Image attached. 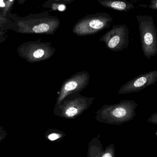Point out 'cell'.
Segmentation results:
<instances>
[{
    "instance_id": "obj_11",
    "label": "cell",
    "mask_w": 157,
    "mask_h": 157,
    "mask_svg": "<svg viewBox=\"0 0 157 157\" xmlns=\"http://www.w3.org/2000/svg\"><path fill=\"white\" fill-rule=\"evenodd\" d=\"M75 0H48L43 4L42 6L53 10V8L61 5L71 4Z\"/></svg>"
},
{
    "instance_id": "obj_10",
    "label": "cell",
    "mask_w": 157,
    "mask_h": 157,
    "mask_svg": "<svg viewBox=\"0 0 157 157\" xmlns=\"http://www.w3.org/2000/svg\"><path fill=\"white\" fill-rule=\"evenodd\" d=\"M105 8L121 12H128L135 8L133 3L127 0H97Z\"/></svg>"
},
{
    "instance_id": "obj_14",
    "label": "cell",
    "mask_w": 157,
    "mask_h": 157,
    "mask_svg": "<svg viewBox=\"0 0 157 157\" xmlns=\"http://www.w3.org/2000/svg\"><path fill=\"white\" fill-rule=\"evenodd\" d=\"M147 122L149 123L157 125V112L151 114V116L147 119Z\"/></svg>"
},
{
    "instance_id": "obj_7",
    "label": "cell",
    "mask_w": 157,
    "mask_h": 157,
    "mask_svg": "<svg viewBox=\"0 0 157 157\" xmlns=\"http://www.w3.org/2000/svg\"><path fill=\"white\" fill-rule=\"evenodd\" d=\"M90 78V75L87 72L80 71L65 79L58 92L55 105L59 104L68 95L79 93L84 90L89 84Z\"/></svg>"
},
{
    "instance_id": "obj_4",
    "label": "cell",
    "mask_w": 157,
    "mask_h": 157,
    "mask_svg": "<svg viewBox=\"0 0 157 157\" xmlns=\"http://www.w3.org/2000/svg\"><path fill=\"white\" fill-rule=\"evenodd\" d=\"M113 20L106 13L87 14L75 23L72 31L78 36H92L110 27Z\"/></svg>"
},
{
    "instance_id": "obj_3",
    "label": "cell",
    "mask_w": 157,
    "mask_h": 157,
    "mask_svg": "<svg viewBox=\"0 0 157 157\" xmlns=\"http://www.w3.org/2000/svg\"><path fill=\"white\" fill-rule=\"evenodd\" d=\"M143 53L147 59L157 55V29L153 17L140 15L136 17Z\"/></svg>"
},
{
    "instance_id": "obj_17",
    "label": "cell",
    "mask_w": 157,
    "mask_h": 157,
    "mask_svg": "<svg viewBox=\"0 0 157 157\" xmlns=\"http://www.w3.org/2000/svg\"><path fill=\"white\" fill-rule=\"evenodd\" d=\"M27 0H17V2L19 4H22L24 3Z\"/></svg>"
},
{
    "instance_id": "obj_9",
    "label": "cell",
    "mask_w": 157,
    "mask_h": 157,
    "mask_svg": "<svg viewBox=\"0 0 157 157\" xmlns=\"http://www.w3.org/2000/svg\"><path fill=\"white\" fill-rule=\"evenodd\" d=\"M40 40L29 42L28 45V58L31 62L49 59L56 52V49L51 46L52 42H41Z\"/></svg>"
},
{
    "instance_id": "obj_12",
    "label": "cell",
    "mask_w": 157,
    "mask_h": 157,
    "mask_svg": "<svg viewBox=\"0 0 157 157\" xmlns=\"http://www.w3.org/2000/svg\"><path fill=\"white\" fill-rule=\"evenodd\" d=\"M15 1V0H7L6 1L5 7L3 9L2 12V14L5 17H8V14L10 13L9 12L11 10Z\"/></svg>"
},
{
    "instance_id": "obj_16",
    "label": "cell",
    "mask_w": 157,
    "mask_h": 157,
    "mask_svg": "<svg viewBox=\"0 0 157 157\" xmlns=\"http://www.w3.org/2000/svg\"><path fill=\"white\" fill-rule=\"evenodd\" d=\"M61 136V135H60L56 133H52L49 135L48 138L51 141H54V140H57V139L60 137Z\"/></svg>"
},
{
    "instance_id": "obj_5",
    "label": "cell",
    "mask_w": 157,
    "mask_h": 157,
    "mask_svg": "<svg viewBox=\"0 0 157 157\" xmlns=\"http://www.w3.org/2000/svg\"><path fill=\"white\" fill-rule=\"evenodd\" d=\"M96 98L82 96L79 93L71 94L55 105L54 114L63 118H76L89 109Z\"/></svg>"
},
{
    "instance_id": "obj_20",
    "label": "cell",
    "mask_w": 157,
    "mask_h": 157,
    "mask_svg": "<svg viewBox=\"0 0 157 157\" xmlns=\"http://www.w3.org/2000/svg\"></svg>"
},
{
    "instance_id": "obj_2",
    "label": "cell",
    "mask_w": 157,
    "mask_h": 157,
    "mask_svg": "<svg viewBox=\"0 0 157 157\" xmlns=\"http://www.w3.org/2000/svg\"><path fill=\"white\" fill-rule=\"evenodd\" d=\"M138 104L131 100H123L115 104H105L96 112L98 120L122 124L132 121L136 115Z\"/></svg>"
},
{
    "instance_id": "obj_1",
    "label": "cell",
    "mask_w": 157,
    "mask_h": 157,
    "mask_svg": "<svg viewBox=\"0 0 157 157\" xmlns=\"http://www.w3.org/2000/svg\"><path fill=\"white\" fill-rule=\"evenodd\" d=\"M8 17L14 22L18 31L27 34L54 35L61 24L60 19L57 17L51 15L50 11L30 14L24 17L10 13Z\"/></svg>"
},
{
    "instance_id": "obj_6",
    "label": "cell",
    "mask_w": 157,
    "mask_h": 157,
    "mask_svg": "<svg viewBox=\"0 0 157 157\" xmlns=\"http://www.w3.org/2000/svg\"><path fill=\"white\" fill-rule=\"evenodd\" d=\"M99 39L111 51H121L128 48L129 46V28L124 24L112 26L111 29L103 34Z\"/></svg>"
},
{
    "instance_id": "obj_18",
    "label": "cell",
    "mask_w": 157,
    "mask_h": 157,
    "mask_svg": "<svg viewBox=\"0 0 157 157\" xmlns=\"http://www.w3.org/2000/svg\"><path fill=\"white\" fill-rule=\"evenodd\" d=\"M102 157H112L111 154H109V153H107V154H105Z\"/></svg>"
},
{
    "instance_id": "obj_19",
    "label": "cell",
    "mask_w": 157,
    "mask_h": 157,
    "mask_svg": "<svg viewBox=\"0 0 157 157\" xmlns=\"http://www.w3.org/2000/svg\"><path fill=\"white\" fill-rule=\"evenodd\" d=\"M156 136H157V131L156 132Z\"/></svg>"
},
{
    "instance_id": "obj_13",
    "label": "cell",
    "mask_w": 157,
    "mask_h": 157,
    "mask_svg": "<svg viewBox=\"0 0 157 157\" xmlns=\"http://www.w3.org/2000/svg\"><path fill=\"white\" fill-rule=\"evenodd\" d=\"M14 24V22L9 17L4 16L0 12V28L9 24Z\"/></svg>"
},
{
    "instance_id": "obj_8",
    "label": "cell",
    "mask_w": 157,
    "mask_h": 157,
    "mask_svg": "<svg viewBox=\"0 0 157 157\" xmlns=\"http://www.w3.org/2000/svg\"><path fill=\"white\" fill-rule=\"evenodd\" d=\"M157 81V71L147 72L132 78L122 85L118 93L120 94H126L139 92L154 85Z\"/></svg>"
},
{
    "instance_id": "obj_15",
    "label": "cell",
    "mask_w": 157,
    "mask_h": 157,
    "mask_svg": "<svg viewBox=\"0 0 157 157\" xmlns=\"http://www.w3.org/2000/svg\"><path fill=\"white\" fill-rule=\"evenodd\" d=\"M148 7L153 10H157V0H150Z\"/></svg>"
}]
</instances>
